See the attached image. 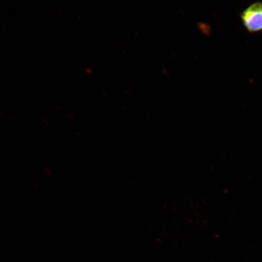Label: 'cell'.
Returning <instances> with one entry per match:
<instances>
[{
	"instance_id": "obj_1",
	"label": "cell",
	"mask_w": 262,
	"mask_h": 262,
	"mask_svg": "<svg viewBox=\"0 0 262 262\" xmlns=\"http://www.w3.org/2000/svg\"><path fill=\"white\" fill-rule=\"evenodd\" d=\"M242 23L250 33L262 31V2L251 3L240 14Z\"/></svg>"
}]
</instances>
